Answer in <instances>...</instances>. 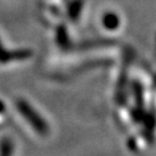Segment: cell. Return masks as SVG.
I'll return each mask as SVG.
<instances>
[{
    "instance_id": "1",
    "label": "cell",
    "mask_w": 156,
    "mask_h": 156,
    "mask_svg": "<svg viewBox=\"0 0 156 156\" xmlns=\"http://www.w3.org/2000/svg\"><path fill=\"white\" fill-rule=\"evenodd\" d=\"M102 22H103L104 28L108 29V30H116L119 27L120 21H119V17L115 13H106L103 16Z\"/></svg>"
}]
</instances>
